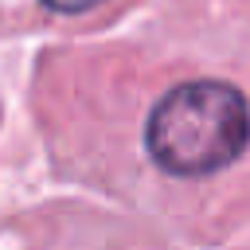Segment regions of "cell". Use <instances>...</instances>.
<instances>
[{"label": "cell", "instance_id": "obj_1", "mask_svg": "<svg viewBox=\"0 0 250 250\" xmlns=\"http://www.w3.org/2000/svg\"><path fill=\"white\" fill-rule=\"evenodd\" d=\"M250 145V105L238 86L195 78L172 86L148 113L145 148L168 176H211Z\"/></svg>", "mask_w": 250, "mask_h": 250}, {"label": "cell", "instance_id": "obj_2", "mask_svg": "<svg viewBox=\"0 0 250 250\" xmlns=\"http://www.w3.org/2000/svg\"><path fill=\"white\" fill-rule=\"evenodd\" d=\"M51 12H59V16H78V12H90V8H98L102 0H43Z\"/></svg>", "mask_w": 250, "mask_h": 250}]
</instances>
